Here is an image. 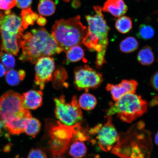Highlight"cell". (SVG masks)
Wrapping results in <instances>:
<instances>
[{"instance_id": "obj_1", "label": "cell", "mask_w": 158, "mask_h": 158, "mask_svg": "<svg viewBox=\"0 0 158 158\" xmlns=\"http://www.w3.org/2000/svg\"><path fill=\"white\" fill-rule=\"evenodd\" d=\"M21 47L22 51L19 60L33 64L42 57L62 52L52 35L44 28L33 29L23 35Z\"/></svg>"}, {"instance_id": "obj_2", "label": "cell", "mask_w": 158, "mask_h": 158, "mask_svg": "<svg viewBox=\"0 0 158 158\" xmlns=\"http://www.w3.org/2000/svg\"><path fill=\"white\" fill-rule=\"evenodd\" d=\"M95 13L93 16H86L88 27L82 44L90 51L97 52L95 64L97 68L100 69L106 63L105 56L110 28L102 12Z\"/></svg>"}, {"instance_id": "obj_3", "label": "cell", "mask_w": 158, "mask_h": 158, "mask_svg": "<svg viewBox=\"0 0 158 158\" xmlns=\"http://www.w3.org/2000/svg\"><path fill=\"white\" fill-rule=\"evenodd\" d=\"M87 28L82 24L80 17L55 22L52 29V36L61 50L66 52L71 47L82 44Z\"/></svg>"}, {"instance_id": "obj_4", "label": "cell", "mask_w": 158, "mask_h": 158, "mask_svg": "<svg viewBox=\"0 0 158 158\" xmlns=\"http://www.w3.org/2000/svg\"><path fill=\"white\" fill-rule=\"evenodd\" d=\"M80 124L69 126L59 121L46 120L45 135L48 140V151L52 156H59L66 152Z\"/></svg>"}, {"instance_id": "obj_5", "label": "cell", "mask_w": 158, "mask_h": 158, "mask_svg": "<svg viewBox=\"0 0 158 158\" xmlns=\"http://www.w3.org/2000/svg\"><path fill=\"white\" fill-rule=\"evenodd\" d=\"M110 106L106 112L107 116L117 114V117L122 121L130 123L147 112L148 104L141 96L135 93H128L115 103H110Z\"/></svg>"}, {"instance_id": "obj_6", "label": "cell", "mask_w": 158, "mask_h": 158, "mask_svg": "<svg viewBox=\"0 0 158 158\" xmlns=\"http://www.w3.org/2000/svg\"><path fill=\"white\" fill-rule=\"evenodd\" d=\"M54 102L55 116L61 123L69 126L81 123L82 113L76 96L73 97L70 103L66 102L63 95L55 98Z\"/></svg>"}, {"instance_id": "obj_7", "label": "cell", "mask_w": 158, "mask_h": 158, "mask_svg": "<svg viewBox=\"0 0 158 158\" xmlns=\"http://www.w3.org/2000/svg\"><path fill=\"white\" fill-rule=\"evenodd\" d=\"M29 111L25 107L23 96L18 93L9 90L0 97V119L3 124L12 118Z\"/></svg>"}, {"instance_id": "obj_8", "label": "cell", "mask_w": 158, "mask_h": 158, "mask_svg": "<svg viewBox=\"0 0 158 158\" xmlns=\"http://www.w3.org/2000/svg\"><path fill=\"white\" fill-rule=\"evenodd\" d=\"M107 120L103 125L99 124L91 129L89 133L96 135V138L101 149L104 152L110 151L117 143L118 135L112 123L111 116H107Z\"/></svg>"}, {"instance_id": "obj_9", "label": "cell", "mask_w": 158, "mask_h": 158, "mask_svg": "<svg viewBox=\"0 0 158 158\" xmlns=\"http://www.w3.org/2000/svg\"><path fill=\"white\" fill-rule=\"evenodd\" d=\"M102 81V74L88 65L78 67L74 71V84L78 90L87 92L89 89L98 88Z\"/></svg>"}, {"instance_id": "obj_10", "label": "cell", "mask_w": 158, "mask_h": 158, "mask_svg": "<svg viewBox=\"0 0 158 158\" xmlns=\"http://www.w3.org/2000/svg\"><path fill=\"white\" fill-rule=\"evenodd\" d=\"M54 69V60L51 57H42L35 63V83L41 90L44 89L45 84L52 80Z\"/></svg>"}, {"instance_id": "obj_11", "label": "cell", "mask_w": 158, "mask_h": 158, "mask_svg": "<svg viewBox=\"0 0 158 158\" xmlns=\"http://www.w3.org/2000/svg\"><path fill=\"white\" fill-rule=\"evenodd\" d=\"M24 30L21 18L9 10L0 14V33H6L13 36L22 37Z\"/></svg>"}, {"instance_id": "obj_12", "label": "cell", "mask_w": 158, "mask_h": 158, "mask_svg": "<svg viewBox=\"0 0 158 158\" xmlns=\"http://www.w3.org/2000/svg\"><path fill=\"white\" fill-rule=\"evenodd\" d=\"M31 112L12 118L3 124L4 127L12 135H19L24 132L27 120L32 117Z\"/></svg>"}, {"instance_id": "obj_13", "label": "cell", "mask_w": 158, "mask_h": 158, "mask_svg": "<svg viewBox=\"0 0 158 158\" xmlns=\"http://www.w3.org/2000/svg\"><path fill=\"white\" fill-rule=\"evenodd\" d=\"M43 93L41 90H31L23 94V103L27 110H35L42 105Z\"/></svg>"}, {"instance_id": "obj_14", "label": "cell", "mask_w": 158, "mask_h": 158, "mask_svg": "<svg viewBox=\"0 0 158 158\" xmlns=\"http://www.w3.org/2000/svg\"><path fill=\"white\" fill-rule=\"evenodd\" d=\"M127 10V6L123 0H107L102 8L103 11L109 13L116 18L125 15Z\"/></svg>"}, {"instance_id": "obj_15", "label": "cell", "mask_w": 158, "mask_h": 158, "mask_svg": "<svg viewBox=\"0 0 158 158\" xmlns=\"http://www.w3.org/2000/svg\"><path fill=\"white\" fill-rule=\"evenodd\" d=\"M71 144L69 153L74 158H82L87 152V148L82 141L74 140Z\"/></svg>"}, {"instance_id": "obj_16", "label": "cell", "mask_w": 158, "mask_h": 158, "mask_svg": "<svg viewBox=\"0 0 158 158\" xmlns=\"http://www.w3.org/2000/svg\"><path fill=\"white\" fill-rule=\"evenodd\" d=\"M154 55L151 47L145 46L143 47L138 53L137 60L144 66H149L154 62Z\"/></svg>"}, {"instance_id": "obj_17", "label": "cell", "mask_w": 158, "mask_h": 158, "mask_svg": "<svg viewBox=\"0 0 158 158\" xmlns=\"http://www.w3.org/2000/svg\"><path fill=\"white\" fill-rule=\"evenodd\" d=\"M25 75V72L23 70H10L5 74L6 82L10 85H17L24 79Z\"/></svg>"}, {"instance_id": "obj_18", "label": "cell", "mask_w": 158, "mask_h": 158, "mask_svg": "<svg viewBox=\"0 0 158 158\" xmlns=\"http://www.w3.org/2000/svg\"><path fill=\"white\" fill-rule=\"evenodd\" d=\"M78 103L80 107L86 110H91L95 107L97 103L96 98L93 95L84 94L81 95Z\"/></svg>"}, {"instance_id": "obj_19", "label": "cell", "mask_w": 158, "mask_h": 158, "mask_svg": "<svg viewBox=\"0 0 158 158\" xmlns=\"http://www.w3.org/2000/svg\"><path fill=\"white\" fill-rule=\"evenodd\" d=\"M106 89L110 92L112 99L115 102L124 95L130 93L127 89L120 84L118 85L108 84L106 87Z\"/></svg>"}, {"instance_id": "obj_20", "label": "cell", "mask_w": 158, "mask_h": 158, "mask_svg": "<svg viewBox=\"0 0 158 158\" xmlns=\"http://www.w3.org/2000/svg\"><path fill=\"white\" fill-rule=\"evenodd\" d=\"M139 47V43L133 37H128L122 40L120 44V49L122 52L130 53L134 52Z\"/></svg>"}, {"instance_id": "obj_21", "label": "cell", "mask_w": 158, "mask_h": 158, "mask_svg": "<svg viewBox=\"0 0 158 158\" xmlns=\"http://www.w3.org/2000/svg\"><path fill=\"white\" fill-rule=\"evenodd\" d=\"M41 124L37 118L31 117L27 120L24 132L33 138H35L39 133L41 129Z\"/></svg>"}, {"instance_id": "obj_22", "label": "cell", "mask_w": 158, "mask_h": 158, "mask_svg": "<svg viewBox=\"0 0 158 158\" xmlns=\"http://www.w3.org/2000/svg\"><path fill=\"white\" fill-rule=\"evenodd\" d=\"M67 63L78 62L84 58V52L81 47L76 45L66 51Z\"/></svg>"}, {"instance_id": "obj_23", "label": "cell", "mask_w": 158, "mask_h": 158, "mask_svg": "<svg viewBox=\"0 0 158 158\" xmlns=\"http://www.w3.org/2000/svg\"><path fill=\"white\" fill-rule=\"evenodd\" d=\"M56 5L54 1L51 0H40L38 10L41 15L48 16L55 13Z\"/></svg>"}, {"instance_id": "obj_24", "label": "cell", "mask_w": 158, "mask_h": 158, "mask_svg": "<svg viewBox=\"0 0 158 158\" xmlns=\"http://www.w3.org/2000/svg\"><path fill=\"white\" fill-rule=\"evenodd\" d=\"M22 23L23 29H26L29 25H34L39 16L32 11L31 8L23 10L21 12Z\"/></svg>"}, {"instance_id": "obj_25", "label": "cell", "mask_w": 158, "mask_h": 158, "mask_svg": "<svg viewBox=\"0 0 158 158\" xmlns=\"http://www.w3.org/2000/svg\"><path fill=\"white\" fill-rule=\"evenodd\" d=\"M115 27L117 31L123 34H126L132 28V21L130 17L122 16L116 20Z\"/></svg>"}, {"instance_id": "obj_26", "label": "cell", "mask_w": 158, "mask_h": 158, "mask_svg": "<svg viewBox=\"0 0 158 158\" xmlns=\"http://www.w3.org/2000/svg\"><path fill=\"white\" fill-rule=\"evenodd\" d=\"M155 34V30L151 26L143 24L139 26L137 36L138 38L148 40L152 38Z\"/></svg>"}, {"instance_id": "obj_27", "label": "cell", "mask_w": 158, "mask_h": 158, "mask_svg": "<svg viewBox=\"0 0 158 158\" xmlns=\"http://www.w3.org/2000/svg\"><path fill=\"white\" fill-rule=\"evenodd\" d=\"M0 60L8 70H11L15 67V59L12 54L3 51H0Z\"/></svg>"}, {"instance_id": "obj_28", "label": "cell", "mask_w": 158, "mask_h": 158, "mask_svg": "<svg viewBox=\"0 0 158 158\" xmlns=\"http://www.w3.org/2000/svg\"><path fill=\"white\" fill-rule=\"evenodd\" d=\"M67 78V74L64 69H58L55 72L54 85L55 87H60Z\"/></svg>"}, {"instance_id": "obj_29", "label": "cell", "mask_w": 158, "mask_h": 158, "mask_svg": "<svg viewBox=\"0 0 158 158\" xmlns=\"http://www.w3.org/2000/svg\"><path fill=\"white\" fill-rule=\"evenodd\" d=\"M120 84L127 88L130 93H135L138 85L137 81L133 80H123Z\"/></svg>"}, {"instance_id": "obj_30", "label": "cell", "mask_w": 158, "mask_h": 158, "mask_svg": "<svg viewBox=\"0 0 158 158\" xmlns=\"http://www.w3.org/2000/svg\"><path fill=\"white\" fill-rule=\"evenodd\" d=\"M27 158H47L46 154L42 150L33 149L29 152Z\"/></svg>"}, {"instance_id": "obj_31", "label": "cell", "mask_w": 158, "mask_h": 158, "mask_svg": "<svg viewBox=\"0 0 158 158\" xmlns=\"http://www.w3.org/2000/svg\"><path fill=\"white\" fill-rule=\"evenodd\" d=\"M16 4V0H0V9L3 10L10 9Z\"/></svg>"}, {"instance_id": "obj_32", "label": "cell", "mask_w": 158, "mask_h": 158, "mask_svg": "<svg viewBox=\"0 0 158 158\" xmlns=\"http://www.w3.org/2000/svg\"><path fill=\"white\" fill-rule=\"evenodd\" d=\"M16 5L20 9H25L28 8L32 3V0H16Z\"/></svg>"}, {"instance_id": "obj_33", "label": "cell", "mask_w": 158, "mask_h": 158, "mask_svg": "<svg viewBox=\"0 0 158 158\" xmlns=\"http://www.w3.org/2000/svg\"><path fill=\"white\" fill-rule=\"evenodd\" d=\"M150 84L154 89L158 92V71L152 76Z\"/></svg>"}, {"instance_id": "obj_34", "label": "cell", "mask_w": 158, "mask_h": 158, "mask_svg": "<svg viewBox=\"0 0 158 158\" xmlns=\"http://www.w3.org/2000/svg\"><path fill=\"white\" fill-rule=\"evenodd\" d=\"M37 24L40 26L43 27L46 24L47 21L45 18L42 17V16L40 15L37 20Z\"/></svg>"}, {"instance_id": "obj_35", "label": "cell", "mask_w": 158, "mask_h": 158, "mask_svg": "<svg viewBox=\"0 0 158 158\" xmlns=\"http://www.w3.org/2000/svg\"><path fill=\"white\" fill-rule=\"evenodd\" d=\"M6 71V70L4 66L2 64H0V78L5 76Z\"/></svg>"}, {"instance_id": "obj_36", "label": "cell", "mask_w": 158, "mask_h": 158, "mask_svg": "<svg viewBox=\"0 0 158 158\" xmlns=\"http://www.w3.org/2000/svg\"><path fill=\"white\" fill-rule=\"evenodd\" d=\"M155 143L157 145H158V131L156 134L155 137Z\"/></svg>"}, {"instance_id": "obj_37", "label": "cell", "mask_w": 158, "mask_h": 158, "mask_svg": "<svg viewBox=\"0 0 158 158\" xmlns=\"http://www.w3.org/2000/svg\"><path fill=\"white\" fill-rule=\"evenodd\" d=\"M3 124L2 123V122L1 120H0V133H1V130L2 128L3 127Z\"/></svg>"}, {"instance_id": "obj_38", "label": "cell", "mask_w": 158, "mask_h": 158, "mask_svg": "<svg viewBox=\"0 0 158 158\" xmlns=\"http://www.w3.org/2000/svg\"><path fill=\"white\" fill-rule=\"evenodd\" d=\"M64 2H68L70 1V0H64Z\"/></svg>"}, {"instance_id": "obj_39", "label": "cell", "mask_w": 158, "mask_h": 158, "mask_svg": "<svg viewBox=\"0 0 158 158\" xmlns=\"http://www.w3.org/2000/svg\"><path fill=\"white\" fill-rule=\"evenodd\" d=\"M54 158H63L62 157H55Z\"/></svg>"}, {"instance_id": "obj_40", "label": "cell", "mask_w": 158, "mask_h": 158, "mask_svg": "<svg viewBox=\"0 0 158 158\" xmlns=\"http://www.w3.org/2000/svg\"><path fill=\"white\" fill-rule=\"evenodd\" d=\"M138 1H139V0H138Z\"/></svg>"}]
</instances>
